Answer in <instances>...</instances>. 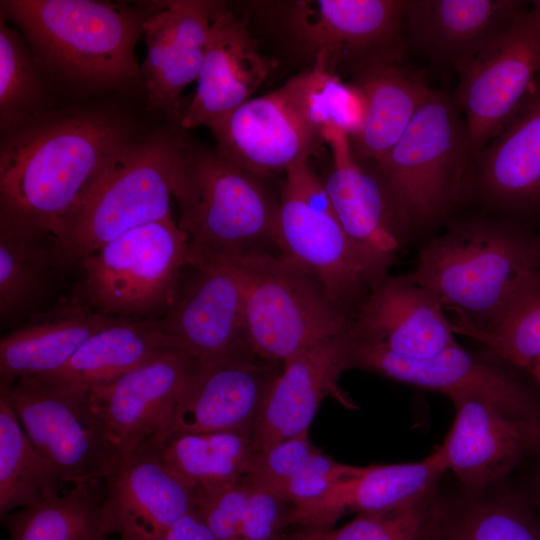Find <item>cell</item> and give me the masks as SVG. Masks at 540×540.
Segmentation results:
<instances>
[{"label":"cell","instance_id":"1","mask_svg":"<svg viewBox=\"0 0 540 540\" xmlns=\"http://www.w3.org/2000/svg\"><path fill=\"white\" fill-rule=\"evenodd\" d=\"M2 134L0 217L54 237L137 142L122 118L99 111L44 113Z\"/></svg>","mask_w":540,"mask_h":540},{"label":"cell","instance_id":"2","mask_svg":"<svg viewBox=\"0 0 540 540\" xmlns=\"http://www.w3.org/2000/svg\"><path fill=\"white\" fill-rule=\"evenodd\" d=\"M540 271V233L480 212L452 218L419 251L410 276L455 318L486 326Z\"/></svg>","mask_w":540,"mask_h":540},{"label":"cell","instance_id":"3","mask_svg":"<svg viewBox=\"0 0 540 540\" xmlns=\"http://www.w3.org/2000/svg\"><path fill=\"white\" fill-rule=\"evenodd\" d=\"M1 15L21 30L40 69L68 84L102 90L143 83L135 46L143 36L144 6L5 0Z\"/></svg>","mask_w":540,"mask_h":540},{"label":"cell","instance_id":"4","mask_svg":"<svg viewBox=\"0 0 540 540\" xmlns=\"http://www.w3.org/2000/svg\"><path fill=\"white\" fill-rule=\"evenodd\" d=\"M188 264L279 253L276 201L258 177L216 150L185 142L172 187Z\"/></svg>","mask_w":540,"mask_h":540},{"label":"cell","instance_id":"5","mask_svg":"<svg viewBox=\"0 0 540 540\" xmlns=\"http://www.w3.org/2000/svg\"><path fill=\"white\" fill-rule=\"evenodd\" d=\"M472 158L454 98L431 89L402 137L373 169L408 239L447 224L466 204Z\"/></svg>","mask_w":540,"mask_h":540},{"label":"cell","instance_id":"6","mask_svg":"<svg viewBox=\"0 0 540 540\" xmlns=\"http://www.w3.org/2000/svg\"><path fill=\"white\" fill-rule=\"evenodd\" d=\"M79 264L73 298L108 317L156 322L177 296L188 239L171 216L121 234Z\"/></svg>","mask_w":540,"mask_h":540},{"label":"cell","instance_id":"7","mask_svg":"<svg viewBox=\"0 0 540 540\" xmlns=\"http://www.w3.org/2000/svg\"><path fill=\"white\" fill-rule=\"evenodd\" d=\"M185 142L173 133L137 141L63 223L55 238L65 261L79 263L121 234L171 217L173 181Z\"/></svg>","mask_w":540,"mask_h":540},{"label":"cell","instance_id":"8","mask_svg":"<svg viewBox=\"0 0 540 540\" xmlns=\"http://www.w3.org/2000/svg\"><path fill=\"white\" fill-rule=\"evenodd\" d=\"M244 284L246 335L259 358L283 365L347 331L350 315L322 285L281 253L238 261Z\"/></svg>","mask_w":540,"mask_h":540},{"label":"cell","instance_id":"9","mask_svg":"<svg viewBox=\"0 0 540 540\" xmlns=\"http://www.w3.org/2000/svg\"><path fill=\"white\" fill-rule=\"evenodd\" d=\"M0 389L30 441L68 488L102 481L120 460L89 389L39 377L1 380Z\"/></svg>","mask_w":540,"mask_h":540},{"label":"cell","instance_id":"10","mask_svg":"<svg viewBox=\"0 0 540 540\" xmlns=\"http://www.w3.org/2000/svg\"><path fill=\"white\" fill-rule=\"evenodd\" d=\"M349 365L400 383L488 402L520 420L540 423V385L486 348L459 343L426 358H405L350 339Z\"/></svg>","mask_w":540,"mask_h":540},{"label":"cell","instance_id":"11","mask_svg":"<svg viewBox=\"0 0 540 540\" xmlns=\"http://www.w3.org/2000/svg\"><path fill=\"white\" fill-rule=\"evenodd\" d=\"M311 81L310 68L212 123L218 154L257 177L309 159L324 143L312 110Z\"/></svg>","mask_w":540,"mask_h":540},{"label":"cell","instance_id":"12","mask_svg":"<svg viewBox=\"0 0 540 540\" xmlns=\"http://www.w3.org/2000/svg\"><path fill=\"white\" fill-rule=\"evenodd\" d=\"M454 100L473 155L517 112L540 75V13L524 9L497 38L455 67Z\"/></svg>","mask_w":540,"mask_h":540},{"label":"cell","instance_id":"13","mask_svg":"<svg viewBox=\"0 0 540 540\" xmlns=\"http://www.w3.org/2000/svg\"><path fill=\"white\" fill-rule=\"evenodd\" d=\"M535 229L540 224V75L517 112L473 155L466 203Z\"/></svg>","mask_w":540,"mask_h":540},{"label":"cell","instance_id":"14","mask_svg":"<svg viewBox=\"0 0 540 540\" xmlns=\"http://www.w3.org/2000/svg\"><path fill=\"white\" fill-rule=\"evenodd\" d=\"M167 314L157 321L198 361L253 353L245 326L244 284L238 261L189 263Z\"/></svg>","mask_w":540,"mask_h":540},{"label":"cell","instance_id":"15","mask_svg":"<svg viewBox=\"0 0 540 540\" xmlns=\"http://www.w3.org/2000/svg\"><path fill=\"white\" fill-rule=\"evenodd\" d=\"M196 362L176 348L89 389L92 406L120 460L171 428Z\"/></svg>","mask_w":540,"mask_h":540},{"label":"cell","instance_id":"16","mask_svg":"<svg viewBox=\"0 0 540 540\" xmlns=\"http://www.w3.org/2000/svg\"><path fill=\"white\" fill-rule=\"evenodd\" d=\"M453 424L440 445L448 472L466 490L505 483L540 459V423L517 419L480 399L451 395Z\"/></svg>","mask_w":540,"mask_h":540},{"label":"cell","instance_id":"17","mask_svg":"<svg viewBox=\"0 0 540 540\" xmlns=\"http://www.w3.org/2000/svg\"><path fill=\"white\" fill-rule=\"evenodd\" d=\"M277 246L350 317L377 282L334 211L310 205L286 181L278 206Z\"/></svg>","mask_w":540,"mask_h":540},{"label":"cell","instance_id":"18","mask_svg":"<svg viewBox=\"0 0 540 540\" xmlns=\"http://www.w3.org/2000/svg\"><path fill=\"white\" fill-rule=\"evenodd\" d=\"M322 136L331 152V165L322 181L333 211L378 281L388 274L408 237L380 178L355 157L349 135L329 124Z\"/></svg>","mask_w":540,"mask_h":540},{"label":"cell","instance_id":"19","mask_svg":"<svg viewBox=\"0 0 540 540\" xmlns=\"http://www.w3.org/2000/svg\"><path fill=\"white\" fill-rule=\"evenodd\" d=\"M215 4L203 0L143 4L146 57L141 70L148 110L181 119V96L198 79Z\"/></svg>","mask_w":540,"mask_h":540},{"label":"cell","instance_id":"20","mask_svg":"<svg viewBox=\"0 0 540 540\" xmlns=\"http://www.w3.org/2000/svg\"><path fill=\"white\" fill-rule=\"evenodd\" d=\"M438 298L410 274L378 280L350 318L351 340L405 358H426L458 344Z\"/></svg>","mask_w":540,"mask_h":540},{"label":"cell","instance_id":"21","mask_svg":"<svg viewBox=\"0 0 540 540\" xmlns=\"http://www.w3.org/2000/svg\"><path fill=\"white\" fill-rule=\"evenodd\" d=\"M281 368L253 353L197 360L169 429L253 433Z\"/></svg>","mask_w":540,"mask_h":540},{"label":"cell","instance_id":"22","mask_svg":"<svg viewBox=\"0 0 540 540\" xmlns=\"http://www.w3.org/2000/svg\"><path fill=\"white\" fill-rule=\"evenodd\" d=\"M404 1L302 0L295 3L291 25L314 54H345L361 59L362 68L399 62L406 40Z\"/></svg>","mask_w":540,"mask_h":540},{"label":"cell","instance_id":"23","mask_svg":"<svg viewBox=\"0 0 540 540\" xmlns=\"http://www.w3.org/2000/svg\"><path fill=\"white\" fill-rule=\"evenodd\" d=\"M347 331L326 339L286 361L253 431L258 452L309 430L322 401L331 397L344 408L358 406L338 385L349 366Z\"/></svg>","mask_w":540,"mask_h":540},{"label":"cell","instance_id":"24","mask_svg":"<svg viewBox=\"0 0 540 540\" xmlns=\"http://www.w3.org/2000/svg\"><path fill=\"white\" fill-rule=\"evenodd\" d=\"M274 68V60L259 51L245 19L216 2L197 88L180 126L209 127L253 98Z\"/></svg>","mask_w":540,"mask_h":540},{"label":"cell","instance_id":"25","mask_svg":"<svg viewBox=\"0 0 540 540\" xmlns=\"http://www.w3.org/2000/svg\"><path fill=\"white\" fill-rule=\"evenodd\" d=\"M191 509V494L156 459L134 452L104 478L105 533L127 540L159 538Z\"/></svg>","mask_w":540,"mask_h":540},{"label":"cell","instance_id":"26","mask_svg":"<svg viewBox=\"0 0 540 540\" xmlns=\"http://www.w3.org/2000/svg\"><path fill=\"white\" fill-rule=\"evenodd\" d=\"M528 7L521 0H405L406 40L455 67L482 50Z\"/></svg>","mask_w":540,"mask_h":540},{"label":"cell","instance_id":"27","mask_svg":"<svg viewBox=\"0 0 540 540\" xmlns=\"http://www.w3.org/2000/svg\"><path fill=\"white\" fill-rule=\"evenodd\" d=\"M447 472L441 446L419 461L364 466L321 497L290 506L287 525L289 529H332L348 513L377 511L405 502L441 482Z\"/></svg>","mask_w":540,"mask_h":540},{"label":"cell","instance_id":"28","mask_svg":"<svg viewBox=\"0 0 540 540\" xmlns=\"http://www.w3.org/2000/svg\"><path fill=\"white\" fill-rule=\"evenodd\" d=\"M115 319L71 297L54 311L2 336L1 380L12 382L57 371L91 335Z\"/></svg>","mask_w":540,"mask_h":540},{"label":"cell","instance_id":"29","mask_svg":"<svg viewBox=\"0 0 540 540\" xmlns=\"http://www.w3.org/2000/svg\"><path fill=\"white\" fill-rule=\"evenodd\" d=\"M354 84L364 100V118L351 147L361 163L375 165L402 137L431 88L420 72L399 62L366 66Z\"/></svg>","mask_w":540,"mask_h":540},{"label":"cell","instance_id":"30","mask_svg":"<svg viewBox=\"0 0 540 540\" xmlns=\"http://www.w3.org/2000/svg\"><path fill=\"white\" fill-rule=\"evenodd\" d=\"M136 452L156 459L190 492L246 477L258 453L252 432L194 433L168 429Z\"/></svg>","mask_w":540,"mask_h":540},{"label":"cell","instance_id":"31","mask_svg":"<svg viewBox=\"0 0 540 540\" xmlns=\"http://www.w3.org/2000/svg\"><path fill=\"white\" fill-rule=\"evenodd\" d=\"M176 348L157 321L115 319L91 335L62 368L39 378L91 389Z\"/></svg>","mask_w":540,"mask_h":540},{"label":"cell","instance_id":"32","mask_svg":"<svg viewBox=\"0 0 540 540\" xmlns=\"http://www.w3.org/2000/svg\"><path fill=\"white\" fill-rule=\"evenodd\" d=\"M56 238L41 228L0 217L1 325L36 315L60 262Z\"/></svg>","mask_w":540,"mask_h":540},{"label":"cell","instance_id":"33","mask_svg":"<svg viewBox=\"0 0 540 540\" xmlns=\"http://www.w3.org/2000/svg\"><path fill=\"white\" fill-rule=\"evenodd\" d=\"M439 540H540V522L522 488L445 491Z\"/></svg>","mask_w":540,"mask_h":540},{"label":"cell","instance_id":"34","mask_svg":"<svg viewBox=\"0 0 540 540\" xmlns=\"http://www.w3.org/2000/svg\"><path fill=\"white\" fill-rule=\"evenodd\" d=\"M104 479L72 486L33 507L13 511L1 521L9 540H113L102 525Z\"/></svg>","mask_w":540,"mask_h":540},{"label":"cell","instance_id":"35","mask_svg":"<svg viewBox=\"0 0 540 540\" xmlns=\"http://www.w3.org/2000/svg\"><path fill=\"white\" fill-rule=\"evenodd\" d=\"M67 488L30 441L0 389V517L39 505Z\"/></svg>","mask_w":540,"mask_h":540},{"label":"cell","instance_id":"36","mask_svg":"<svg viewBox=\"0 0 540 540\" xmlns=\"http://www.w3.org/2000/svg\"><path fill=\"white\" fill-rule=\"evenodd\" d=\"M454 333L485 346L509 364L528 372L540 356V271L530 277L486 326L449 319Z\"/></svg>","mask_w":540,"mask_h":540},{"label":"cell","instance_id":"37","mask_svg":"<svg viewBox=\"0 0 540 540\" xmlns=\"http://www.w3.org/2000/svg\"><path fill=\"white\" fill-rule=\"evenodd\" d=\"M445 490L441 482L398 505L358 513L331 540H439Z\"/></svg>","mask_w":540,"mask_h":540},{"label":"cell","instance_id":"38","mask_svg":"<svg viewBox=\"0 0 540 540\" xmlns=\"http://www.w3.org/2000/svg\"><path fill=\"white\" fill-rule=\"evenodd\" d=\"M41 69L26 40L1 15L0 126L1 132L19 127L46 113Z\"/></svg>","mask_w":540,"mask_h":540},{"label":"cell","instance_id":"39","mask_svg":"<svg viewBox=\"0 0 540 540\" xmlns=\"http://www.w3.org/2000/svg\"><path fill=\"white\" fill-rule=\"evenodd\" d=\"M250 483L238 481L191 492V507L217 540H239Z\"/></svg>","mask_w":540,"mask_h":540},{"label":"cell","instance_id":"40","mask_svg":"<svg viewBox=\"0 0 540 540\" xmlns=\"http://www.w3.org/2000/svg\"><path fill=\"white\" fill-rule=\"evenodd\" d=\"M318 450L310 440L309 430L303 431L258 452L245 478L280 494L283 486Z\"/></svg>","mask_w":540,"mask_h":540},{"label":"cell","instance_id":"41","mask_svg":"<svg viewBox=\"0 0 540 540\" xmlns=\"http://www.w3.org/2000/svg\"><path fill=\"white\" fill-rule=\"evenodd\" d=\"M363 466L335 460L319 449L281 489V497L296 506L315 500L341 481L358 474Z\"/></svg>","mask_w":540,"mask_h":540},{"label":"cell","instance_id":"42","mask_svg":"<svg viewBox=\"0 0 540 540\" xmlns=\"http://www.w3.org/2000/svg\"><path fill=\"white\" fill-rule=\"evenodd\" d=\"M249 483L239 540H281L289 530L290 505L275 491Z\"/></svg>","mask_w":540,"mask_h":540},{"label":"cell","instance_id":"43","mask_svg":"<svg viewBox=\"0 0 540 540\" xmlns=\"http://www.w3.org/2000/svg\"><path fill=\"white\" fill-rule=\"evenodd\" d=\"M159 540H217V538L191 507Z\"/></svg>","mask_w":540,"mask_h":540},{"label":"cell","instance_id":"44","mask_svg":"<svg viewBox=\"0 0 540 540\" xmlns=\"http://www.w3.org/2000/svg\"><path fill=\"white\" fill-rule=\"evenodd\" d=\"M531 473L525 487H521L531 502L540 522V459L529 464Z\"/></svg>","mask_w":540,"mask_h":540},{"label":"cell","instance_id":"45","mask_svg":"<svg viewBox=\"0 0 540 540\" xmlns=\"http://www.w3.org/2000/svg\"><path fill=\"white\" fill-rule=\"evenodd\" d=\"M281 540H331L326 530L322 529H289Z\"/></svg>","mask_w":540,"mask_h":540},{"label":"cell","instance_id":"46","mask_svg":"<svg viewBox=\"0 0 540 540\" xmlns=\"http://www.w3.org/2000/svg\"><path fill=\"white\" fill-rule=\"evenodd\" d=\"M529 374L540 385V356L536 358L528 368Z\"/></svg>","mask_w":540,"mask_h":540},{"label":"cell","instance_id":"47","mask_svg":"<svg viewBox=\"0 0 540 540\" xmlns=\"http://www.w3.org/2000/svg\"><path fill=\"white\" fill-rule=\"evenodd\" d=\"M532 3L531 6L540 13V0L533 1Z\"/></svg>","mask_w":540,"mask_h":540},{"label":"cell","instance_id":"48","mask_svg":"<svg viewBox=\"0 0 540 540\" xmlns=\"http://www.w3.org/2000/svg\"><path fill=\"white\" fill-rule=\"evenodd\" d=\"M113 540H127V539H124V538H113Z\"/></svg>","mask_w":540,"mask_h":540}]
</instances>
